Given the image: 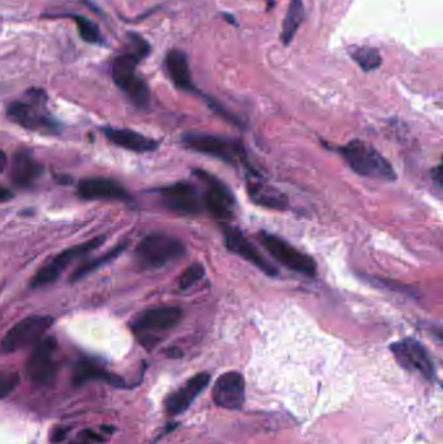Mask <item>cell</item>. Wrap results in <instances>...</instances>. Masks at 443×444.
Wrapping results in <instances>:
<instances>
[{
	"mask_svg": "<svg viewBox=\"0 0 443 444\" xmlns=\"http://www.w3.org/2000/svg\"><path fill=\"white\" fill-rule=\"evenodd\" d=\"M78 195L86 200H126L128 192L123 186L108 178H87L81 181L77 189Z\"/></svg>",
	"mask_w": 443,
	"mask_h": 444,
	"instance_id": "17",
	"label": "cell"
},
{
	"mask_svg": "<svg viewBox=\"0 0 443 444\" xmlns=\"http://www.w3.org/2000/svg\"><path fill=\"white\" fill-rule=\"evenodd\" d=\"M247 190L253 203L259 204L261 207L278 209V211H283L288 207V198L283 195V192L263 182L250 181L247 184Z\"/></svg>",
	"mask_w": 443,
	"mask_h": 444,
	"instance_id": "21",
	"label": "cell"
},
{
	"mask_svg": "<svg viewBox=\"0 0 443 444\" xmlns=\"http://www.w3.org/2000/svg\"><path fill=\"white\" fill-rule=\"evenodd\" d=\"M20 383L16 372H0V399H4L15 391Z\"/></svg>",
	"mask_w": 443,
	"mask_h": 444,
	"instance_id": "28",
	"label": "cell"
},
{
	"mask_svg": "<svg viewBox=\"0 0 443 444\" xmlns=\"http://www.w3.org/2000/svg\"><path fill=\"white\" fill-rule=\"evenodd\" d=\"M350 168L360 176L378 179H395V170L375 147L363 140L355 139L339 148Z\"/></svg>",
	"mask_w": 443,
	"mask_h": 444,
	"instance_id": "1",
	"label": "cell"
},
{
	"mask_svg": "<svg viewBox=\"0 0 443 444\" xmlns=\"http://www.w3.org/2000/svg\"><path fill=\"white\" fill-rule=\"evenodd\" d=\"M204 274H206L204 267L200 262H194L181 274L178 284L182 290H187L197 282H199L204 277Z\"/></svg>",
	"mask_w": 443,
	"mask_h": 444,
	"instance_id": "27",
	"label": "cell"
},
{
	"mask_svg": "<svg viewBox=\"0 0 443 444\" xmlns=\"http://www.w3.org/2000/svg\"><path fill=\"white\" fill-rule=\"evenodd\" d=\"M224 238H225V245L229 251L241 256L245 260L250 261L253 265L258 267L267 276H278V269L261 256V253L256 250V247L242 234L241 230L237 228H225Z\"/></svg>",
	"mask_w": 443,
	"mask_h": 444,
	"instance_id": "12",
	"label": "cell"
},
{
	"mask_svg": "<svg viewBox=\"0 0 443 444\" xmlns=\"http://www.w3.org/2000/svg\"><path fill=\"white\" fill-rule=\"evenodd\" d=\"M56 345V339L53 337L42 338L38 343H35L34 351L26 364V372L33 382L48 384L54 381L56 374L54 360Z\"/></svg>",
	"mask_w": 443,
	"mask_h": 444,
	"instance_id": "9",
	"label": "cell"
},
{
	"mask_svg": "<svg viewBox=\"0 0 443 444\" xmlns=\"http://www.w3.org/2000/svg\"><path fill=\"white\" fill-rule=\"evenodd\" d=\"M104 134L112 143H115L116 146L129 150L133 152H151L159 147V142H156L155 139L148 138L130 129L107 128L104 129Z\"/></svg>",
	"mask_w": 443,
	"mask_h": 444,
	"instance_id": "19",
	"label": "cell"
},
{
	"mask_svg": "<svg viewBox=\"0 0 443 444\" xmlns=\"http://www.w3.org/2000/svg\"><path fill=\"white\" fill-rule=\"evenodd\" d=\"M182 318V311L177 306H158L141 314L134 329L139 333L145 331H164L173 329Z\"/></svg>",
	"mask_w": 443,
	"mask_h": 444,
	"instance_id": "14",
	"label": "cell"
},
{
	"mask_svg": "<svg viewBox=\"0 0 443 444\" xmlns=\"http://www.w3.org/2000/svg\"><path fill=\"white\" fill-rule=\"evenodd\" d=\"M185 245L177 238L153 233L139 243L136 251L138 261L145 268H161L172 261L182 257Z\"/></svg>",
	"mask_w": 443,
	"mask_h": 444,
	"instance_id": "2",
	"label": "cell"
},
{
	"mask_svg": "<svg viewBox=\"0 0 443 444\" xmlns=\"http://www.w3.org/2000/svg\"><path fill=\"white\" fill-rule=\"evenodd\" d=\"M7 115L13 123L29 131H42L55 133L58 125L47 116L39 113L37 108L29 103L15 101L7 108Z\"/></svg>",
	"mask_w": 443,
	"mask_h": 444,
	"instance_id": "15",
	"label": "cell"
},
{
	"mask_svg": "<svg viewBox=\"0 0 443 444\" xmlns=\"http://www.w3.org/2000/svg\"><path fill=\"white\" fill-rule=\"evenodd\" d=\"M305 18V9L302 0H290L288 15L285 17L283 28V40L285 46L290 43L300 23Z\"/></svg>",
	"mask_w": 443,
	"mask_h": 444,
	"instance_id": "24",
	"label": "cell"
},
{
	"mask_svg": "<svg viewBox=\"0 0 443 444\" xmlns=\"http://www.w3.org/2000/svg\"><path fill=\"white\" fill-rule=\"evenodd\" d=\"M352 59L366 72L377 70L381 65V55L373 47H359L351 54Z\"/></svg>",
	"mask_w": 443,
	"mask_h": 444,
	"instance_id": "25",
	"label": "cell"
},
{
	"mask_svg": "<svg viewBox=\"0 0 443 444\" xmlns=\"http://www.w3.org/2000/svg\"><path fill=\"white\" fill-rule=\"evenodd\" d=\"M67 433H68V430L65 429H58L54 431V437H53V440H54L55 443H60L62 442L65 437H67Z\"/></svg>",
	"mask_w": 443,
	"mask_h": 444,
	"instance_id": "29",
	"label": "cell"
},
{
	"mask_svg": "<svg viewBox=\"0 0 443 444\" xmlns=\"http://www.w3.org/2000/svg\"><path fill=\"white\" fill-rule=\"evenodd\" d=\"M185 146L191 151L204 153L217 159L236 164L238 161L245 162L246 155L241 143L233 139L224 138L206 133H189L182 138Z\"/></svg>",
	"mask_w": 443,
	"mask_h": 444,
	"instance_id": "4",
	"label": "cell"
},
{
	"mask_svg": "<svg viewBox=\"0 0 443 444\" xmlns=\"http://www.w3.org/2000/svg\"><path fill=\"white\" fill-rule=\"evenodd\" d=\"M161 203L165 207L182 215H194L200 211L198 194L195 187L186 182H177L159 190Z\"/></svg>",
	"mask_w": 443,
	"mask_h": 444,
	"instance_id": "13",
	"label": "cell"
},
{
	"mask_svg": "<svg viewBox=\"0 0 443 444\" xmlns=\"http://www.w3.org/2000/svg\"><path fill=\"white\" fill-rule=\"evenodd\" d=\"M12 198V192H9L6 187L0 186V201H6Z\"/></svg>",
	"mask_w": 443,
	"mask_h": 444,
	"instance_id": "30",
	"label": "cell"
},
{
	"mask_svg": "<svg viewBox=\"0 0 443 444\" xmlns=\"http://www.w3.org/2000/svg\"><path fill=\"white\" fill-rule=\"evenodd\" d=\"M165 65L169 77L180 90L194 91L195 87L191 79L190 68L186 55L180 50L169 51L165 57Z\"/></svg>",
	"mask_w": 443,
	"mask_h": 444,
	"instance_id": "20",
	"label": "cell"
},
{
	"mask_svg": "<svg viewBox=\"0 0 443 444\" xmlns=\"http://www.w3.org/2000/svg\"><path fill=\"white\" fill-rule=\"evenodd\" d=\"M7 155L0 150V173L4 172V169L7 167Z\"/></svg>",
	"mask_w": 443,
	"mask_h": 444,
	"instance_id": "31",
	"label": "cell"
},
{
	"mask_svg": "<svg viewBox=\"0 0 443 444\" xmlns=\"http://www.w3.org/2000/svg\"><path fill=\"white\" fill-rule=\"evenodd\" d=\"M194 173L206 184L204 204H206L207 209L211 212V215L219 220L230 218L233 216V208H234L236 199L230 192L229 187L204 170H195Z\"/></svg>",
	"mask_w": 443,
	"mask_h": 444,
	"instance_id": "10",
	"label": "cell"
},
{
	"mask_svg": "<svg viewBox=\"0 0 443 444\" xmlns=\"http://www.w3.org/2000/svg\"><path fill=\"white\" fill-rule=\"evenodd\" d=\"M168 355L170 357H180L182 353L180 350H177V348H172V350H169Z\"/></svg>",
	"mask_w": 443,
	"mask_h": 444,
	"instance_id": "32",
	"label": "cell"
},
{
	"mask_svg": "<svg viewBox=\"0 0 443 444\" xmlns=\"http://www.w3.org/2000/svg\"><path fill=\"white\" fill-rule=\"evenodd\" d=\"M54 321V317L42 316V314L29 316L23 318L21 321L17 322L15 326L8 330L7 334L4 335L0 345L1 350L4 353H15L29 345L38 343L53 326Z\"/></svg>",
	"mask_w": 443,
	"mask_h": 444,
	"instance_id": "5",
	"label": "cell"
},
{
	"mask_svg": "<svg viewBox=\"0 0 443 444\" xmlns=\"http://www.w3.org/2000/svg\"><path fill=\"white\" fill-rule=\"evenodd\" d=\"M245 378L238 372H228L217 378L212 390V398L225 409H239L245 403Z\"/></svg>",
	"mask_w": 443,
	"mask_h": 444,
	"instance_id": "11",
	"label": "cell"
},
{
	"mask_svg": "<svg viewBox=\"0 0 443 444\" xmlns=\"http://www.w3.org/2000/svg\"><path fill=\"white\" fill-rule=\"evenodd\" d=\"M211 381V375L207 373H199L189 379L184 387L173 392L167 399V411L172 416H177L185 412L191 403L197 399L199 394L206 389Z\"/></svg>",
	"mask_w": 443,
	"mask_h": 444,
	"instance_id": "16",
	"label": "cell"
},
{
	"mask_svg": "<svg viewBox=\"0 0 443 444\" xmlns=\"http://www.w3.org/2000/svg\"><path fill=\"white\" fill-rule=\"evenodd\" d=\"M43 173V167L31 156L29 151L21 150L16 153L11 165V178L20 187H29Z\"/></svg>",
	"mask_w": 443,
	"mask_h": 444,
	"instance_id": "18",
	"label": "cell"
},
{
	"mask_svg": "<svg viewBox=\"0 0 443 444\" xmlns=\"http://www.w3.org/2000/svg\"><path fill=\"white\" fill-rule=\"evenodd\" d=\"M106 381V382L112 383V384H121L123 381L117 377H112V375L108 373L107 370L97 365V364H92L90 361H81L77 364L76 369H75V375H73V382L76 384H82V383L87 382V381Z\"/></svg>",
	"mask_w": 443,
	"mask_h": 444,
	"instance_id": "22",
	"label": "cell"
},
{
	"mask_svg": "<svg viewBox=\"0 0 443 444\" xmlns=\"http://www.w3.org/2000/svg\"><path fill=\"white\" fill-rule=\"evenodd\" d=\"M86 434H87V437L92 438V439H95V440H98V442H100V440H102V438L98 437V434L92 433V431H90V430H87V431H86Z\"/></svg>",
	"mask_w": 443,
	"mask_h": 444,
	"instance_id": "33",
	"label": "cell"
},
{
	"mask_svg": "<svg viewBox=\"0 0 443 444\" xmlns=\"http://www.w3.org/2000/svg\"><path fill=\"white\" fill-rule=\"evenodd\" d=\"M104 240H106V237L99 235V237L92 238V240L84 242L82 245L70 247L68 250L59 253L48 265L39 270L35 277L33 278L31 286L34 289H37V287H43V286L54 282L55 279H58V277L60 276L62 270L67 268L72 261L77 260L84 255L92 252L94 250H97L98 247L104 243Z\"/></svg>",
	"mask_w": 443,
	"mask_h": 444,
	"instance_id": "7",
	"label": "cell"
},
{
	"mask_svg": "<svg viewBox=\"0 0 443 444\" xmlns=\"http://www.w3.org/2000/svg\"><path fill=\"white\" fill-rule=\"evenodd\" d=\"M126 247H128V242H123V243H120V245L115 247V248H112L111 251H108L106 255H103L102 257L94 259V260L86 261L84 264H82L81 267H78V268L73 272V274L70 276L69 281H70V282L80 281V279H82L84 277L92 274V272H95V270H98V269L102 268V267L107 265L108 262H111V261L115 260L116 257H119Z\"/></svg>",
	"mask_w": 443,
	"mask_h": 444,
	"instance_id": "23",
	"label": "cell"
},
{
	"mask_svg": "<svg viewBox=\"0 0 443 444\" xmlns=\"http://www.w3.org/2000/svg\"><path fill=\"white\" fill-rule=\"evenodd\" d=\"M70 18H73V21L76 23L77 29L81 35V38L84 39L87 43L92 45H103V37L100 35L99 29L95 23H92L87 17L80 15H67Z\"/></svg>",
	"mask_w": 443,
	"mask_h": 444,
	"instance_id": "26",
	"label": "cell"
},
{
	"mask_svg": "<svg viewBox=\"0 0 443 444\" xmlns=\"http://www.w3.org/2000/svg\"><path fill=\"white\" fill-rule=\"evenodd\" d=\"M142 57L134 52L120 55L112 62V77L136 106L145 108L150 103V90L145 81L137 76L136 70Z\"/></svg>",
	"mask_w": 443,
	"mask_h": 444,
	"instance_id": "3",
	"label": "cell"
},
{
	"mask_svg": "<svg viewBox=\"0 0 443 444\" xmlns=\"http://www.w3.org/2000/svg\"><path fill=\"white\" fill-rule=\"evenodd\" d=\"M390 350L394 353L400 367L411 372H417L429 381L434 379V364L430 359L428 351L420 342L407 338L390 345Z\"/></svg>",
	"mask_w": 443,
	"mask_h": 444,
	"instance_id": "8",
	"label": "cell"
},
{
	"mask_svg": "<svg viewBox=\"0 0 443 444\" xmlns=\"http://www.w3.org/2000/svg\"><path fill=\"white\" fill-rule=\"evenodd\" d=\"M259 239L268 252L286 268L302 273L305 276L315 277L316 274L317 267L311 256L299 251L294 245L267 231H261Z\"/></svg>",
	"mask_w": 443,
	"mask_h": 444,
	"instance_id": "6",
	"label": "cell"
}]
</instances>
